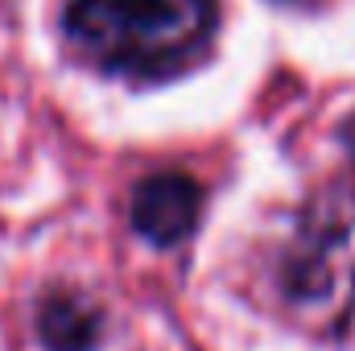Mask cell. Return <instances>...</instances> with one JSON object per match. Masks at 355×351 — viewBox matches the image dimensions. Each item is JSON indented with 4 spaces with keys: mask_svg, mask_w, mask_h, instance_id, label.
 <instances>
[{
    "mask_svg": "<svg viewBox=\"0 0 355 351\" xmlns=\"http://www.w3.org/2000/svg\"><path fill=\"white\" fill-rule=\"evenodd\" d=\"M62 25L103 75L162 83L211 46L215 0H67Z\"/></svg>",
    "mask_w": 355,
    "mask_h": 351,
    "instance_id": "cell-1",
    "label": "cell"
},
{
    "mask_svg": "<svg viewBox=\"0 0 355 351\" xmlns=\"http://www.w3.org/2000/svg\"><path fill=\"white\" fill-rule=\"evenodd\" d=\"M37 339L46 351H95L103 339V310L79 289H50L37 302Z\"/></svg>",
    "mask_w": 355,
    "mask_h": 351,
    "instance_id": "cell-4",
    "label": "cell"
},
{
    "mask_svg": "<svg viewBox=\"0 0 355 351\" xmlns=\"http://www.w3.org/2000/svg\"><path fill=\"white\" fill-rule=\"evenodd\" d=\"M281 289L310 327L343 331L355 318V194H331L302 215Z\"/></svg>",
    "mask_w": 355,
    "mask_h": 351,
    "instance_id": "cell-2",
    "label": "cell"
},
{
    "mask_svg": "<svg viewBox=\"0 0 355 351\" xmlns=\"http://www.w3.org/2000/svg\"><path fill=\"white\" fill-rule=\"evenodd\" d=\"M352 145H355V132H352Z\"/></svg>",
    "mask_w": 355,
    "mask_h": 351,
    "instance_id": "cell-5",
    "label": "cell"
},
{
    "mask_svg": "<svg viewBox=\"0 0 355 351\" xmlns=\"http://www.w3.org/2000/svg\"><path fill=\"white\" fill-rule=\"evenodd\" d=\"M132 228L141 240L157 244V248H174L182 240L194 236L198 219H202V186L190 174H153L132 190L128 203Z\"/></svg>",
    "mask_w": 355,
    "mask_h": 351,
    "instance_id": "cell-3",
    "label": "cell"
}]
</instances>
